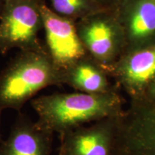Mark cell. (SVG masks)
<instances>
[{
    "instance_id": "6da1fadb",
    "label": "cell",
    "mask_w": 155,
    "mask_h": 155,
    "mask_svg": "<svg viewBox=\"0 0 155 155\" xmlns=\"http://www.w3.org/2000/svg\"><path fill=\"white\" fill-rule=\"evenodd\" d=\"M39 127L62 136L85 124L118 116L121 99L113 91L101 94L63 93L45 95L31 101Z\"/></svg>"
},
{
    "instance_id": "7a4b0ae2",
    "label": "cell",
    "mask_w": 155,
    "mask_h": 155,
    "mask_svg": "<svg viewBox=\"0 0 155 155\" xmlns=\"http://www.w3.org/2000/svg\"><path fill=\"white\" fill-rule=\"evenodd\" d=\"M63 84L46 50L19 51L0 73V108L19 111L40 90Z\"/></svg>"
},
{
    "instance_id": "3957f363",
    "label": "cell",
    "mask_w": 155,
    "mask_h": 155,
    "mask_svg": "<svg viewBox=\"0 0 155 155\" xmlns=\"http://www.w3.org/2000/svg\"><path fill=\"white\" fill-rule=\"evenodd\" d=\"M43 0H5L0 17V53L12 49L45 50L39 34L43 30Z\"/></svg>"
},
{
    "instance_id": "277c9868",
    "label": "cell",
    "mask_w": 155,
    "mask_h": 155,
    "mask_svg": "<svg viewBox=\"0 0 155 155\" xmlns=\"http://www.w3.org/2000/svg\"><path fill=\"white\" fill-rule=\"evenodd\" d=\"M75 25L88 55L110 71L127 46L124 32L114 12H97L78 20Z\"/></svg>"
},
{
    "instance_id": "5b68a950",
    "label": "cell",
    "mask_w": 155,
    "mask_h": 155,
    "mask_svg": "<svg viewBox=\"0 0 155 155\" xmlns=\"http://www.w3.org/2000/svg\"><path fill=\"white\" fill-rule=\"evenodd\" d=\"M111 155H155V106L136 102L117 116Z\"/></svg>"
},
{
    "instance_id": "8992f818",
    "label": "cell",
    "mask_w": 155,
    "mask_h": 155,
    "mask_svg": "<svg viewBox=\"0 0 155 155\" xmlns=\"http://www.w3.org/2000/svg\"><path fill=\"white\" fill-rule=\"evenodd\" d=\"M45 50L55 66L63 72L88 54L77 32L75 21L55 14L42 2Z\"/></svg>"
},
{
    "instance_id": "52a82bcc",
    "label": "cell",
    "mask_w": 155,
    "mask_h": 155,
    "mask_svg": "<svg viewBox=\"0 0 155 155\" xmlns=\"http://www.w3.org/2000/svg\"><path fill=\"white\" fill-rule=\"evenodd\" d=\"M116 119L106 118L92 127L82 126L64 134L58 155H111Z\"/></svg>"
},
{
    "instance_id": "ba28073f",
    "label": "cell",
    "mask_w": 155,
    "mask_h": 155,
    "mask_svg": "<svg viewBox=\"0 0 155 155\" xmlns=\"http://www.w3.org/2000/svg\"><path fill=\"white\" fill-rule=\"evenodd\" d=\"M110 72L129 94L139 95L155 77V45L125 50Z\"/></svg>"
},
{
    "instance_id": "9c48e42d",
    "label": "cell",
    "mask_w": 155,
    "mask_h": 155,
    "mask_svg": "<svg viewBox=\"0 0 155 155\" xmlns=\"http://www.w3.org/2000/svg\"><path fill=\"white\" fill-rule=\"evenodd\" d=\"M126 38L125 50L140 48L155 36V4L153 0H123L114 11Z\"/></svg>"
},
{
    "instance_id": "30bf717a",
    "label": "cell",
    "mask_w": 155,
    "mask_h": 155,
    "mask_svg": "<svg viewBox=\"0 0 155 155\" xmlns=\"http://www.w3.org/2000/svg\"><path fill=\"white\" fill-rule=\"evenodd\" d=\"M53 134L19 116L0 144V155H50Z\"/></svg>"
},
{
    "instance_id": "8fae6325",
    "label": "cell",
    "mask_w": 155,
    "mask_h": 155,
    "mask_svg": "<svg viewBox=\"0 0 155 155\" xmlns=\"http://www.w3.org/2000/svg\"><path fill=\"white\" fill-rule=\"evenodd\" d=\"M63 83L78 92L101 94L112 91L106 70L88 55L78 60L62 72Z\"/></svg>"
},
{
    "instance_id": "7c38bea8",
    "label": "cell",
    "mask_w": 155,
    "mask_h": 155,
    "mask_svg": "<svg viewBox=\"0 0 155 155\" xmlns=\"http://www.w3.org/2000/svg\"><path fill=\"white\" fill-rule=\"evenodd\" d=\"M44 2L55 14L75 22L104 10L96 0H44Z\"/></svg>"
},
{
    "instance_id": "4fadbf2b",
    "label": "cell",
    "mask_w": 155,
    "mask_h": 155,
    "mask_svg": "<svg viewBox=\"0 0 155 155\" xmlns=\"http://www.w3.org/2000/svg\"><path fill=\"white\" fill-rule=\"evenodd\" d=\"M103 9L114 12L123 0H96Z\"/></svg>"
},
{
    "instance_id": "5bb4252c",
    "label": "cell",
    "mask_w": 155,
    "mask_h": 155,
    "mask_svg": "<svg viewBox=\"0 0 155 155\" xmlns=\"http://www.w3.org/2000/svg\"><path fill=\"white\" fill-rule=\"evenodd\" d=\"M5 3V0H0V17H1L2 13Z\"/></svg>"
},
{
    "instance_id": "9a60e30c",
    "label": "cell",
    "mask_w": 155,
    "mask_h": 155,
    "mask_svg": "<svg viewBox=\"0 0 155 155\" xmlns=\"http://www.w3.org/2000/svg\"><path fill=\"white\" fill-rule=\"evenodd\" d=\"M153 92H154L155 94V81L154 83V86H153Z\"/></svg>"
},
{
    "instance_id": "2e32d148",
    "label": "cell",
    "mask_w": 155,
    "mask_h": 155,
    "mask_svg": "<svg viewBox=\"0 0 155 155\" xmlns=\"http://www.w3.org/2000/svg\"><path fill=\"white\" fill-rule=\"evenodd\" d=\"M0 111H1V108H0ZM2 141V138H1V134H0V143Z\"/></svg>"
},
{
    "instance_id": "e0dca14e",
    "label": "cell",
    "mask_w": 155,
    "mask_h": 155,
    "mask_svg": "<svg viewBox=\"0 0 155 155\" xmlns=\"http://www.w3.org/2000/svg\"><path fill=\"white\" fill-rule=\"evenodd\" d=\"M153 2H154V4H155V0H153Z\"/></svg>"
}]
</instances>
